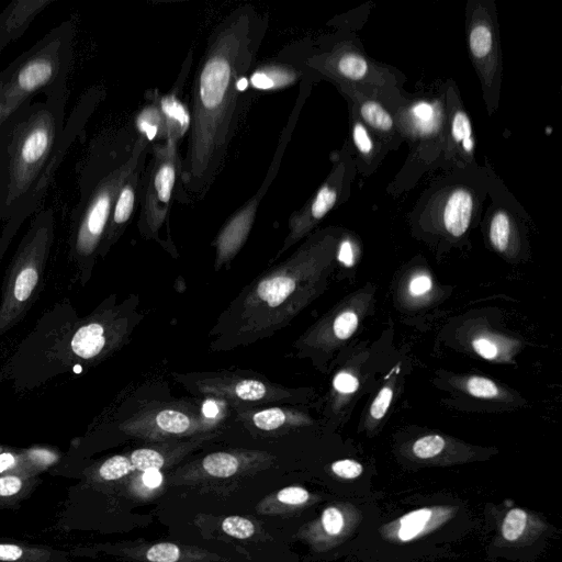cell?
Listing matches in <instances>:
<instances>
[{
  "mask_svg": "<svg viewBox=\"0 0 562 562\" xmlns=\"http://www.w3.org/2000/svg\"><path fill=\"white\" fill-rule=\"evenodd\" d=\"M266 27L255 9L246 5L210 35L193 79L189 139L179 178L182 190L192 196L202 198L222 168Z\"/></svg>",
  "mask_w": 562,
  "mask_h": 562,
  "instance_id": "1",
  "label": "cell"
},
{
  "mask_svg": "<svg viewBox=\"0 0 562 562\" xmlns=\"http://www.w3.org/2000/svg\"><path fill=\"white\" fill-rule=\"evenodd\" d=\"M69 90L21 109L0 128V216L21 224L43 203L65 155L83 131L98 95H81L67 122Z\"/></svg>",
  "mask_w": 562,
  "mask_h": 562,
  "instance_id": "2",
  "label": "cell"
},
{
  "mask_svg": "<svg viewBox=\"0 0 562 562\" xmlns=\"http://www.w3.org/2000/svg\"><path fill=\"white\" fill-rule=\"evenodd\" d=\"M382 506L347 562H426L454 554L481 527L467 501L450 493L412 495Z\"/></svg>",
  "mask_w": 562,
  "mask_h": 562,
  "instance_id": "3",
  "label": "cell"
},
{
  "mask_svg": "<svg viewBox=\"0 0 562 562\" xmlns=\"http://www.w3.org/2000/svg\"><path fill=\"white\" fill-rule=\"evenodd\" d=\"M147 144L139 135L124 159L100 140L91 144L79 169V199L71 214V243L80 259H89L100 248L117 193L143 162Z\"/></svg>",
  "mask_w": 562,
  "mask_h": 562,
  "instance_id": "4",
  "label": "cell"
},
{
  "mask_svg": "<svg viewBox=\"0 0 562 562\" xmlns=\"http://www.w3.org/2000/svg\"><path fill=\"white\" fill-rule=\"evenodd\" d=\"M76 24L68 19L0 71V128L37 94L68 89Z\"/></svg>",
  "mask_w": 562,
  "mask_h": 562,
  "instance_id": "5",
  "label": "cell"
},
{
  "mask_svg": "<svg viewBox=\"0 0 562 562\" xmlns=\"http://www.w3.org/2000/svg\"><path fill=\"white\" fill-rule=\"evenodd\" d=\"M481 527L486 561L536 562L560 533L546 516L512 499L485 503Z\"/></svg>",
  "mask_w": 562,
  "mask_h": 562,
  "instance_id": "6",
  "label": "cell"
},
{
  "mask_svg": "<svg viewBox=\"0 0 562 562\" xmlns=\"http://www.w3.org/2000/svg\"><path fill=\"white\" fill-rule=\"evenodd\" d=\"M383 497V492L375 491L368 496L335 498L301 529L300 537L314 554L348 557L381 513Z\"/></svg>",
  "mask_w": 562,
  "mask_h": 562,
  "instance_id": "7",
  "label": "cell"
},
{
  "mask_svg": "<svg viewBox=\"0 0 562 562\" xmlns=\"http://www.w3.org/2000/svg\"><path fill=\"white\" fill-rule=\"evenodd\" d=\"M54 211L41 210L23 237L7 279L0 308V333L25 311L36 286L54 239Z\"/></svg>",
  "mask_w": 562,
  "mask_h": 562,
  "instance_id": "8",
  "label": "cell"
},
{
  "mask_svg": "<svg viewBox=\"0 0 562 562\" xmlns=\"http://www.w3.org/2000/svg\"><path fill=\"white\" fill-rule=\"evenodd\" d=\"M179 142L165 139L153 150V158L143 176L142 229L156 235L167 220L177 180L180 178L181 160Z\"/></svg>",
  "mask_w": 562,
  "mask_h": 562,
  "instance_id": "9",
  "label": "cell"
},
{
  "mask_svg": "<svg viewBox=\"0 0 562 562\" xmlns=\"http://www.w3.org/2000/svg\"><path fill=\"white\" fill-rule=\"evenodd\" d=\"M122 428L130 435L149 441L205 435L215 428V422L190 411L162 407L142 411Z\"/></svg>",
  "mask_w": 562,
  "mask_h": 562,
  "instance_id": "10",
  "label": "cell"
},
{
  "mask_svg": "<svg viewBox=\"0 0 562 562\" xmlns=\"http://www.w3.org/2000/svg\"><path fill=\"white\" fill-rule=\"evenodd\" d=\"M274 457L265 451L234 449L206 454L179 469L173 476L178 484L200 483L205 480H226L269 467Z\"/></svg>",
  "mask_w": 562,
  "mask_h": 562,
  "instance_id": "11",
  "label": "cell"
},
{
  "mask_svg": "<svg viewBox=\"0 0 562 562\" xmlns=\"http://www.w3.org/2000/svg\"><path fill=\"white\" fill-rule=\"evenodd\" d=\"M346 172V162L340 161L303 207L291 215L288 225L289 234L277 258L308 234L337 204L345 184Z\"/></svg>",
  "mask_w": 562,
  "mask_h": 562,
  "instance_id": "12",
  "label": "cell"
},
{
  "mask_svg": "<svg viewBox=\"0 0 562 562\" xmlns=\"http://www.w3.org/2000/svg\"><path fill=\"white\" fill-rule=\"evenodd\" d=\"M468 45L485 90L491 89L499 71L498 37L486 10H473L468 27Z\"/></svg>",
  "mask_w": 562,
  "mask_h": 562,
  "instance_id": "13",
  "label": "cell"
},
{
  "mask_svg": "<svg viewBox=\"0 0 562 562\" xmlns=\"http://www.w3.org/2000/svg\"><path fill=\"white\" fill-rule=\"evenodd\" d=\"M274 176L267 173L260 190L224 224L215 239L216 267L231 260L243 247L252 227L258 206Z\"/></svg>",
  "mask_w": 562,
  "mask_h": 562,
  "instance_id": "14",
  "label": "cell"
},
{
  "mask_svg": "<svg viewBox=\"0 0 562 562\" xmlns=\"http://www.w3.org/2000/svg\"><path fill=\"white\" fill-rule=\"evenodd\" d=\"M194 383L201 393L232 401H281L282 398L290 396V393L286 390L271 387L260 380L235 375H205L198 379Z\"/></svg>",
  "mask_w": 562,
  "mask_h": 562,
  "instance_id": "15",
  "label": "cell"
},
{
  "mask_svg": "<svg viewBox=\"0 0 562 562\" xmlns=\"http://www.w3.org/2000/svg\"><path fill=\"white\" fill-rule=\"evenodd\" d=\"M402 463L413 469L425 465H452L476 459L474 450L459 448L436 434L422 436L401 450Z\"/></svg>",
  "mask_w": 562,
  "mask_h": 562,
  "instance_id": "16",
  "label": "cell"
},
{
  "mask_svg": "<svg viewBox=\"0 0 562 562\" xmlns=\"http://www.w3.org/2000/svg\"><path fill=\"white\" fill-rule=\"evenodd\" d=\"M306 65L333 79L349 82H369L374 70L362 54L342 46L313 56Z\"/></svg>",
  "mask_w": 562,
  "mask_h": 562,
  "instance_id": "17",
  "label": "cell"
},
{
  "mask_svg": "<svg viewBox=\"0 0 562 562\" xmlns=\"http://www.w3.org/2000/svg\"><path fill=\"white\" fill-rule=\"evenodd\" d=\"M126 319L92 321L79 327L72 335L70 348L85 360L94 359L115 346L126 333Z\"/></svg>",
  "mask_w": 562,
  "mask_h": 562,
  "instance_id": "18",
  "label": "cell"
},
{
  "mask_svg": "<svg viewBox=\"0 0 562 562\" xmlns=\"http://www.w3.org/2000/svg\"><path fill=\"white\" fill-rule=\"evenodd\" d=\"M476 205V198L472 189L463 184L452 186L442 191L439 196L437 214L443 229L452 237L465 234Z\"/></svg>",
  "mask_w": 562,
  "mask_h": 562,
  "instance_id": "19",
  "label": "cell"
},
{
  "mask_svg": "<svg viewBox=\"0 0 562 562\" xmlns=\"http://www.w3.org/2000/svg\"><path fill=\"white\" fill-rule=\"evenodd\" d=\"M214 435L205 434L188 441H171L154 447L139 448L131 452L130 460L135 472L162 470L180 461L190 451L211 439Z\"/></svg>",
  "mask_w": 562,
  "mask_h": 562,
  "instance_id": "20",
  "label": "cell"
},
{
  "mask_svg": "<svg viewBox=\"0 0 562 562\" xmlns=\"http://www.w3.org/2000/svg\"><path fill=\"white\" fill-rule=\"evenodd\" d=\"M142 167L140 164L121 187L113 204L100 248L105 249V247L111 246L120 237L126 224L130 222L137 204V196L142 193L143 189Z\"/></svg>",
  "mask_w": 562,
  "mask_h": 562,
  "instance_id": "21",
  "label": "cell"
},
{
  "mask_svg": "<svg viewBox=\"0 0 562 562\" xmlns=\"http://www.w3.org/2000/svg\"><path fill=\"white\" fill-rule=\"evenodd\" d=\"M52 0H13L0 13V54L20 38Z\"/></svg>",
  "mask_w": 562,
  "mask_h": 562,
  "instance_id": "22",
  "label": "cell"
},
{
  "mask_svg": "<svg viewBox=\"0 0 562 562\" xmlns=\"http://www.w3.org/2000/svg\"><path fill=\"white\" fill-rule=\"evenodd\" d=\"M70 551L0 539V562H71Z\"/></svg>",
  "mask_w": 562,
  "mask_h": 562,
  "instance_id": "23",
  "label": "cell"
},
{
  "mask_svg": "<svg viewBox=\"0 0 562 562\" xmlns=\"http://www.w3.org/2000/svg\"><path fill=\"white\" fill-rule=\"evenodd\" d=\"M302 71L285 61H265L254 66L248 76L249 87L257 90H277L293 85Z\"/></svg>",
  "mask_w": 562,
  "mask_h": 562,
  "instance_id": "24",
  "label": "cell"
},
{
  "mask_svg": "<svg viewBox=\"0 0 562 562\" xmlns=\"http://www.w3.org/2000/svg\"><path fill=\"white\" fill-rule=\"evenodd\" d=\"M41 483L40 475L14 472L0 475V509L16 508Z\"/></svg>",
  "mask_w": 562,
  "mask_h": 562,
  "instance_id": "25",
  "label": "cell"
},
{
  "mask_svg": "<svg viewBox=\"0 0 562 562\" xmlns=\"http://www.w3.org/2000/svg\"><path fill=\"white\" fill-rule=\"evenodd\" d=\"M321 501L317 494L311 493L302 486H288L270 496L268 502L261 504V512L277 513L282 510L303 509Z\"/></svg>",
  "mask_w": 562,
  "mask_h": 562,
  "instance_id": "26",
  "label": "cell"
},
{
  "mask_svg": "<svg viewBox=\"0 0 562 562\" xmlns=\"http://www.w3.org/2000/svg\"><path fill=\"white\" fill-rule=\"evenodd\" d=\"M450 140L462 158H472L475 143L473 128L467 112L460 105H452L450 111Z\"/></svg>",
  "mask_w": 562,
  "mask_h": 562,
  "instance_id": "27",
  "label": "cell"
},
{
  "mask_svg": "<svg viewBox=\"0 0 562 562\" xmlns=\"http://www.w3.org/2000/svg\"><path fill=\"white\" fill-rule=\"evenodd\" d=\"M134 472L128 456L115 454L92 468L88 474H86V483L93 485L120 482Z\"/></svg>",
  "mask_w": 562,
  "mask_h": 562,
  "instance_id": "28",
  "label": "cell"
},
{
  "mask_svg": "<svg viewBox=\"0 0 562 562\" xmlns=\"http://www.w3.org/2000/svg\"><path fill=\"white\" fill-rule=\"evenodd\" d=\"M165 117L166 138L180 140L190 125V114L175 95H165L159 101Z\"/></svg>",
  "mask_w": 562,
  "mask_h": 562,
  "instance_id": "29",
  "label": "cell"
},
{
  "mask_svg": "<svg viewBox=\"0 0 562 562\" xmlns=\"http://www.w3.org/2000/svg\"><path fill=\"white\" fill-rule=\"evenodd\" d=\"M250 420L256 428L271 431L283 426L302 425L305 417L280 407H270L252 413Z\"/></svg>",
  "mask_w": 562,
  "mask_h": 562,
  "instance_id": "30",
  "label": "cell"
},
{
  "mask_svg": "<svg viewBox=\"0 0 562 562\" xmlns=\"http://www.w3.org/2000/svg\"><path fill=\"white\" fill-rule=\"evenodd\" d=\"M359 114L362 121L375 132L393 134L394 120L390 112L376 100L364 99L359 104Z\"/></svg>",
  "mask_w": 562,
  "mask_h": 562,
  "instance_id": "31",
  "label": "cell"
},
{
  "mask_svg": "<svg viewBox=\"0 0 562 562\" xmlns=\"http://www.w3.org/2000/svg\"><path fill=\"white\" fill-rule=\"evenodd\" d=\"M139 135L153 140L157 137L166 138L165 117L159 104L154 103L143 109L136 119Z\"/></svg>",
  "mask_w": 562,
  "mask_h": 562,
  "instance_id": "32",
  "label": "cell"
},
{
  "mask_svg": "<svg viewBox=\"0 0 562 562\" xmlns=\"http://www.w3.org/2000/svg\"><path fill=\"white\" fill-rule=\"evenodd\" d=\"M512 218L505 210L494 212L490 222V240L499 252H504L510 241Z\"/></svg>",
  "mask_w": 562,
  "mask_h": 562,
  "instance_id": "33",
  "label": "cell"
},
{
  "mask_svg": "<svg viewBox=\"0 0 562 562\" xmlns=\"http://www.w3.org/2000/svg\"><path fill=\"white\" fill-rule=\"evenodd\" d=\"M135 473L128 481L127 492L133 493L137 497L153 495L164 483V474L160 470H146Z\"/></svg>",
  "mask_w": 562,
  "mask_h": 562,
  "instance_id": "34",
  "label": "cell"
},
{
  "mask_svg": "<svg viewBox=\"0 0 562 562\" xmlns=\"http://www.w3.org/2000/svg\"><path fill=\"white\" fill-rule=\"evenodd\" d=\"M409 116L414 126L422 133H430L437 125V114L431 104L419 102L409 109Z\"/></svg>",
  "mask_w": 562,
  "mask_h": 562,
  "instance_id": "35",
  "label": "cell"
},
{
  "mask_svg": "<svg viewBox=\"0 0 562 562\" xmlns=\"http://www.w3.org/2000/svg\"><path fill=\"white\" fill-rule=\"evenodd\" d=\"M29 469L32 473L40 475L41 472L52 467L58 460V456L44 448H35L22 451Z\"/></svg>",
  "mask_w": 562,
  "mask_h": 562,
  "instance_id": "36",
  "label": "cell"
},
{
  "mask_svg": "<svg viewBox=\"0 0 562 562\" xmlns=\"http://www.w3.org/2000/svg\"><path fill=\"white\" fill-rule=\"evenodd\" d=\"M222 530L236 539H247L254 536L256 528L254 522L241 516H228L222 521Z\"/></svg>",
  "mask_w": 562,
  "mask_h": 562,
  "instance_id": "37",
  "label": "cell"
},
{
  "mask_svg": "<svg viewBox=\"0 0 562 562\" xmlns=\"http://www.w3.org/2000/svg\"><path fill=\"white\" fill-rule=\"evenodd\" d=\"M469 394L479 398H495L501 394V390L494 381L483 376H470L464 383Z\"/></svg>",
  "mask_w": 562,
  "mask_h": 562,
  "instance_id": "38",
  "label": "cell"
},
{
  "mask_svg": "<svg viewBox=\"0 0 562 562\" xmlns=\"http://www.w3.org/2000/svg\"><path fill=\"white\" fill-rule=\"evenodd\" d=\"M352 143L362 158L369 159L374 155V143L362 122L355 121L352 124Z\"/></svg>",
  "mask_w": 562,
  "mask_h": 562,
  "instance_id": "39",
  "label": "cell"
},
{
  "mask_svg": "<svg viewBox=\"0 0 562 562\" xmlns=\"http://www.w3.org/2000/svg\"><path fill=\"white\" fill-rule=\"evenodd\" d=\"M14 472L32 473L23 452L0 448V475Z\"/></svg>",
  "mask_w": 562,
  "mask_h": 562,
  "instance_id": "40",
  "label": "cell"
},
{
  "mask_svg": "<svg viewBox=\"0 0 562 562\" xmlns=\"http://www.w3.org/2000/svg\"><path fill=\"white\" fill-rule=\"evenodd\" d=\"M359 317L353 311L339 313L333 323V333L336 338L345 340L349 338L357 329Z\"/></svg>",
  "mask_w": 562,
  "mask_h": 562,
  "instance_id": "41",
  "label": "cell"
},
{
  "mask_svg": "<svg viewBox=\"0 0 562 562\" xmlns=\"http://www.w3.org/2000/svg\"><path fill=\"white\" fill-rule=\"evenodd\" d=\"M474 351L486 360H495L501 355L498 344L486 336H480L472 340Z\"/></svg>",
  "mask_w": 562,
  "mask_h": 562,
  "instance_id": "42",
  "label": "cell"
},
{
  "mask_svg": "<svg viewBox=\"0 0 562 562\" xmlns=\"http://www.w3.org/2000/svg\"><path fill=\"white\" fill-rule=\"evenodd\" d=\"M393 398V390L390 386H384L375 396L370 406V415L374 419H381L387 412Z\"/></svg>",
  "mask_w": 562,
  "mask_h": 562,
  "instance_id": "43",
  "label": "cell"
},
{
  "mask_svg": "<svg viewBox=\"0 0 562 562\" xmlns=\"http://www.w3.org/2000/svg\"><path fill=\"white\" fill-rule=\"evenodd\" d=\"M333 386L340 394H352L359 387V380L353 374L341 371L334 378Z\"/></svg>",
  "mask_w": 562,
  "mask_h": 562,
  "instance_id": "44",
  "label": "cell"
},
{
  "mask_svg": "<svg viewBox=\"0 0 562 562\" xmlns=\"http://www.w3.org/2000/svg\"><path fill=\"white\" fill-rule=\"evenodd\" d=\"M432 281L427 274L415 276L408 284V290L414 296H420L431 290Z\"/></svg>",
  "mask_w": 562,
  "mask_h": 562,
  "instance_id": "45",
  "label": "cell"
},
{
  "mask_svg": "<svg viewBox=\"0 0 562 562\" xmlns=\"http://www.w3.org/2000/svg\"><path fill=\"white\" fill-rule=\"evenodd\" d=\"M338 260L346 267H351L353 265V249L349 240H345L340 244L338 250Z\"/></svg>",
  "mask_w": 562,
  "mask_h": 562,
  "instance_id": "46",
  "label": "cell"
}]
</instances>
